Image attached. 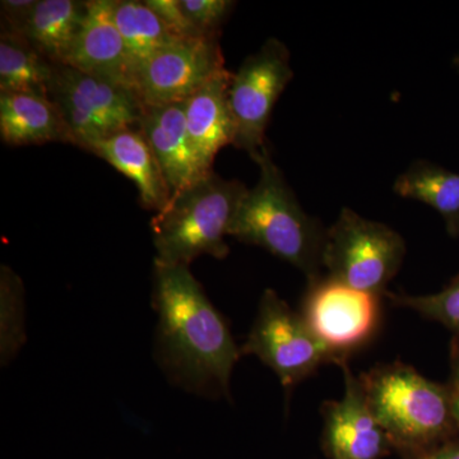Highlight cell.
Listing matches in <instances>:
<instances>
[{"label":"cell","instance_id":"obj_8","mask_svg":"<svg viewBox=\"0 0 459 459\" xmlns=\"http://www.w3.org/2000/svg\"><path fill=\"white\" fill-rule=\"evenodd\" d=\"M294 78L290 51L279 39L270 38L261 49L241 63L229 89L235 126L234 146L249 156L265 146V131L277 100Z\"/></svg>","mask_w":459,"mask_h":459},{"label":"cell","instance_id":"obj_20","mask_svg":"<svg viewBox=\"0 0 459 459\" xmlns=\"http://www.w3.org/2000/svg\"><path fill=\"white\" fill-rule=\"evenodd\" d=\"M54 65L16 33L0 36V93L48 96Z\"/></svg>","mask_w":459,"mask_h":459},{"label":"cell","instance_id":"obj_14","mask_svg":"<svg viewBox=\"0 0 459 459\" xmlns=\"http://www.w3.org/2000/svg\"><path fill=\"white\" fill-rule=\"evenodd\" d=\"M232 74L223 69L184 101L190 143L205 172L212 171L219 151L234 144L235 126L229 102Z\"/></svg>","mask_w":459,"mask_h":459},{"label":"cell","instance_id":"obj_16","mask_svg":"<svg viewBox=\"0 0 459 459\" xmlns=\"http://www.w3.org/2000/svg\"><path fill=\"white\" fill-rule=\"evenodd\" d=\"M0 135L9 146L68 142L62 115L49 96L0 93Z\"/></svg>","mask_w":459,"mask_h":459},{"label":"cell","instance_id":"obj_5","mask_svg":"<svg viewBox=\"0 0 459 459\" xmlns=\"http://www.w3.org/2000/svg\"><path fill=\"white\" fill-rule=\"evenodd\" d=\"M48 96L62 115L69 143L90 152L111 135L137 128L143 110L134 91L66 65H54Z\"/></svg>","mask_w":459,"mask_h":459},{"label":"cell","instance_id":"obj_18","mask_svg":"<svg viewBox=\"0 0 459 459\" xmlns=\"http://www.w3.org/2000/svg\"><path fill=\"white\" fill-rule=\"evenodd\" d=\"M394 190L402 198L430 205L442 216L446 232L459 237V174L419 160L395 180Z\"/></svg>","mask_w":459,"mask_h":459},{"label":"cell","instance_id":"obj_17","mask_svg":"<svg viewBox=\"0 0 459 459\" xmlns=\"http://www.w3.org/2000/svg\"><path fill=\"white\" fill-rule=\"evenodd\" d=\"M87 2L38 0L21 38L51 65H65L82 26Z\"/></svg>","mask_w":459,"mask_h":459},{"label":"cell","instance_id":"obj_7","mask_svg":"<svg viewBox=\"0 0 459 459\" xmlns=\"http://www.w3.org/2000/svg\"><path fill=\"white\" fill-rule=\"evenodd\" d=\"M240 350L241 355H255L271 368L287 394L322 365L341 364L310 331L303 316L271 289L263 292L249 337Z\"/></svg>","mask_w":459,"mask_h":459},{"label":"cell","instance_id":"obj_19","mask_svg":"<svg viewBox=\"0 0 459 459\" xmlns=\"http://www.w3.org/2000/svg\"><path fill=\"white\" fill-rule=\"evenodd\" d=\"M113 13L135 78L148 59L180 39L166 27L144 2L114 0Z\"/></svg>","mask_w":459,"mask_h":459},{"label":"cell","instance_id":"obj_23","mask_svg":"<svg viewBox=\"0 0 459 459\" xmlns=\"http://www.w3.org/2000/svg\"><path fill=\"white\" fill-rule=\"evenodd\" d=\"M144 3L178 38H205L186 18L181 9L180 0H144Z\"/></svg>","mask_w":459,"mask_h":459},{"label":"cell","instance_id":"obj_1","mask_svg":"<svg viewBox=\"0 0 459 459\" xmlns=\"http://www.w3.org/2000/svg\"><path fill=\"white\" fill-rule=\"evenodd\" d=\"M160 361L184 388L229 395L241 350L189 265L155 262Z\"/></svg>","mask_w":459,"mask_h":459},{"label":"cell","instance_id":"obj_9","mask_svg":"<svg viewBox=\"0 0 459 459\" xmlns=\"http://www.w3.org/2000/svg\"><path fill=\"white\" fill-rule=\"evenodd\" d=\"M379 298L322 277L309 283L301 316L320 342L343 362L376 333Z\"/></svg>","mask_w":459,"mask_h":459},{"label":"cell","instance_id":"obj_11","mask_svg":"<svg viewBox=\"0 0 459 459\" xmlns=\"http://www.w3.org/2000/svg\"><path fill=\"white\" fill-rule=\"evenodd\" d=\"M344 394L322 404L323 446L332 459H382L392 446L349 361L340 364Z\"/></svg>","mask_w":459,"mask_h":459},{"label":"cell","instance_id":"obj_2","mask_svg":"<svg viewBox=\"0 0 459 459\" xmlns=\"http://www.w3.org/2000/svg\"><path fill=\"white\" fill-rule=\"evenodd\" d=\"M252 159L259 179L238 204L229 237L263 247L303 272L307 283L316 282L322 279L327 229L301 208L267 146Z\"/></svg>","mask_w":459,"mask_h":459},{"label":"cell","instance_id":"obj_26","mask_svg":"<svg viewBox=\"0 0 459 459\" xmlns=\"http://www.w3.org/2000/svg\"><path fill=\"white\" fill-rule=\"evenodd\" d=\"M418 459H459V446H448L425 453Z\"/></svg>","mask_w":459,"mask_h":459},{"label":"cell","instance_id":"obj_13","mask_svg":"<svg viewBox=\"0 0 459 459\" xmlns=\"http://www.w3.org/2000/svg\"><path fill=\"white\" fill-rule=\"evenodd\" d=\"M137 128L155 153L171 197L208 174L190 143L184 102L143 107Z\"/></svg>","mask_w":459,"mask_h":459},{"label":"cell","instance_id":"obj_3","mask_svg":"<svg viewBox=\"0 0 459 459\" xmlns=\"http://www.w3.org/2000/svg\"><path fill=\"white\" fill-rule=\"evenodd\" d=\"M247 192L241 181L223 179L212 170L175 193L151 223L156 262L189 265L201 255L225 259L226 237Z\"/></svg>","mask_w":459,"mask_h":459},{"label":"cell","instance_id":"obj_4","mask_svg":"<svg viewBox=\"0 0 459 459\" xmlns=\"http://www.w3.org/2000/svg\"><path fill=\"white\" fill-rule=\"evenodd\" d=\"M359 379L394 446L420 451L455 429L448 385L431 382L412 367L402 362L377 365Z\"/></svg>","mask_w":459,"mask_h":459},{"label":"cell","instance_id":"obj_15","mask_svg":"<svg viewBox=\"0 0 459 459\" xmlns=\"http://www.w3.org/2000/svg\"><path fill=\"white\" fill-rule=\"evenodd\" d=\"M92 153L126 175L137 186L142 205L161 212L171 199L155 153L138 128L124 129L93 147Z\"/></svg>","mask_w":459,"mask_h":459},{"label":"cell","instance_id":"obj_25","mask_svg":"<svg viewBox=\"0 0 459 459\" xmlns=\"http://www.w3.org/2000/svg\"><path fill=\"white\" fill-rule=\"evenodd\" d=\"M455 429L459 430V341L453 347L452 377L448 385Z\"/></svg>","mask_w":459,"mask_h":459},{"label":"cell","instance_id":"obj_12","mask_svg":"<svg viewBox=\"0 0 459 459\" xmlns=\"http://www.w3.org/2000/svg\"><path fill=\"white\" fill-rule=\"evenodd\" d=\"M113 4L114 0L87 2L82 26L65 65L134 91V72L115 23Z\"/></svg>","mask_w":459,"mask_h":459},{"label":"cell","instance_id":"obj_10","mask_svg":"<svg viewBox=\"0 0 459 459\" xmlns=\"http://www.w3.org/2000/svg\"><path fill=\"white\" fill-rule=\"evenodd\" d=\"M223 69L217 38L178 39L141 66L135 95L143 107L184 102Z\"/></svg>","mask_w":459,"mask_h":459},{"label":"cell","instance_id":"obj_6","mask_svg":"<svg viewBox=\"0 0 459 459\" xmlns=\"http://www.w3.org/2000/svg\"><path fill=\"white\" fill-rule=\"evenodd\" d=\"M404 255L406 243L397 231L342 208L325 232L322 267L329 279L380 296L400 271Z\"/></svg>","mask_w":459,"mask_h":459},{"label":"cell","instance_id":"obj_24","mask_svg":"<svg viewBox=\"0 0 459 459\" xmlns=\"http://www.w3.org/2000/svg\"><path fill=\"white\" fill-rule=\"evenodd\" d=\"M36 4L38 0H3L0 3L3 22L5 21L3 31L20 33L31 17Z\"/></svg>","mask_w":459,"mask_h":459},{"label":"cell","instance_id":"obj_21","mask_svg":"<svg viewBox=\"0 0 459 459\" xmlns=\"http://www.w3.org/2000/svg\"><path fill=\"white\" fill-rule=\"evenodd\" d=\"M385 295L395 307H407L451 329L459 341V274L437 294L413 296L385 292Z\"/></svg>","mask_w":459,"mask_h":459},{"label":"cell","instance_id":"obj_22","mask_svg":"<svg viewBox=\"0 0 459 459\" xmlns=\"http://www.w3.org/2000/svg\"><path fill=\"white\" fill-rule=\"evenodd\" d=\"M234 4L229 0H180L186 18L205 38H217Z\"/></svg>","mask_w":459,"mask_h":459}]
</instances>
